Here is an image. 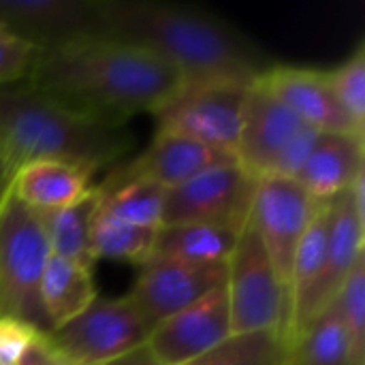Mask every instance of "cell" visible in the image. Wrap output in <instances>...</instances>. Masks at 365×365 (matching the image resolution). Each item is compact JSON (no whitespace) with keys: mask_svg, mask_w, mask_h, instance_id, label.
Listing matches in <instances>:
<instances>
[{"mask_svg":"<svg viewBox=\"0 0 365 365\" xmlns=\"http://www.w3.org/2000/svg\"><path fill=\"white\" fill-rule=\"evenodd\" d=\"M21 81L113 124H126L143 111L154 113L186 83L165 58L107 34L36 49Z\"/></svg>","mask_w":365,"mask_h":365,"instance_id":"obj_1","label":"cell"},{"mask_svg":"<svg viewBox=\"0 0 365 365\" xmlns=\"http://www.w3.org/2000/svg\"><path fill=\"white\" fill-rule=\"evenodd\" d=\"M107 36L165 58L190 83H255L272 64L240 30L220 17L156 0H98Z\"/></svg>","mask_w":365,"mask_h":365,"instance_id":"obj_2","label":"cell"},{"mask_svg":"<svg viewBox=\"0 0 365 365\" xmlns=\"http://www.w3.org/2000/svg\"><path fill=\"white\" fill-rule=\"evenodd\" d=\"M135 139L126 124L75 111L26 81L0 86V167L6 180L34 160H62L90 175L120 163Z\"/></svg>","mask_w":365,"mask_h":365,"instance_id":"obj_3","label":"cell"},{"mask_svg":"<svg viewBox=\"0 0 365 365\" xmlns=\"http://www.w3.org/2000/svg\"><path fill=\"white\" fill-rule=\"evenodd\" d=\"M51 257L45 225L4 184L0 190V314L49 331L41 306V278Z\"/></svg>","mask_w":365,"mask_h":365,"instance_id":"obj_4","label":"cell"},{"mask_svg":"<svg viewBox=\"0 0 365 365\" xmlns=\"http://www.w3.org/2000/svg\"><path fill=\"white\" fill-rule=\"evenodd\" d=\"M231 331H284L289 327L291 295L282 287L272 259L250 222L240 231L227 259L225 282Z\"/></svg>","mask_w":365,"mask_h":365,"instance_id":"obj_5","label":"cell"},{"mask_svg":"<svg viewBox=\"0 0 365 365\" xmlns=\"http://www.w3.org/2000/svg\"><path fill=\"white\" fill-rule=\"evenodd\" d=\"M152 329L133 297L124 295L96 297L81 314L45 336L71 365H103L145 346Z\"/></svg>","mask_w":365,"mask_h":365,"instance_id":"obj_6","label":"cell"},{"mask_svg":"<svg viewBox=\"0 0 365 365\" xmlns=\"http://www.w3.org/2000/svg\"><path fill=\"white\" fill-rule=\"evenodd\" d=\"M257 180L237 160L214 165L167 190L163 225H214L240 233L250 218Z\"/></svg>","mask_w":365,"mask_h":365,"instance_id":"obj_7","label":"cell"},{"mask_svg":"<svg viewBox=\"0 0 365 365\" xmlns=\"http://www.w3.org/2000/svg\"><path fill=\"white\" fill-rule=\"evenodd\" d=\"M252 86V83H250ZM244 83H190L152 115L158 130L178 133L235 156L248 88Z\"/></svg>","mask_w":365,"mask_h":365,"instance_id":"obj_8","label":"cell"},{"mask_svg":"<svg viewBox=\"0 0 365 365\" xmlns=\"http://www.w3.org/2000/svg\"><path fill=\"white\" fill-rule=\"evenodd\" d=\"M319 205L321 201H317L297 180L272 175L257 180L248 222L259 233L289 295L295 250Z\"/></svg>","mask_w":365,"mask_h":365,"instance_id":"obj_9","label":"cell"},{"mask_svg":"<svg viewBox=\"0 0 365 365\" xmlns=\"http://www.w3.org/2000/svg\"><path fill=\"white\" fill-rule=\"evenodd\" d=\"M365 222L357 216L349 188L331 199V222L325 265L314 284L291 304L287 340H291L299 329H304L319 312L329 308L338 297L349 274L364 259Z\"/></svg>","mask_w":365,"mask_h":365,"instance_id":"obj_10","label":"cell"},{"mask_svg":"<svg viewBox=\"0 0 365 365\" xmlns=\"http://www.w3.org/2000/svg\"><path fill=\"white\" fill-rule=\"evenodd\" d=\"M227 282V261L188 265L175 261H148L130 293L137 308L156 327L169 317L195 306Z\"/></svg>","mask_w":365,"mask_h":365,"instance_id":"obj_11","label":"cell"},{"mask_svg":"<svg viewBox=\"0 0 365 365\" xmlns=\"http://www.w3.org/2000/svg\"><path fill=\"white\" fill-rule=\"evenodd\" d=\"M0 26L38 49L105 34L98 0H0Z\"/></svg>","mask_w":365,"mask_h":365,"instance_id":"obj_12","label":"cell"},{"mask_svg":"<svg viewBox=\"0 0 365 365\" xmlns=\"http://www.w3.org/2000/svg\"><path fill=\"white\" fill-rule=\"evenodd\" d=\"M231 331V312L225 287L195 306L158 323L148 351L160 365H188L222 344Z\"/></svg>","mask_w":365,"mask_h":365,"instance_id":"obj_13","label":"cell"},{"mask_svg":"<svg viewBox=\"0 0 365 365\" xmlns=\"http://www.w3.org/2000/svg\"><path fill=\"white\" fill-rule=\"evenodd\" d=\"M308 126L291 111L259 77L246 94L240 139L235 148L237 163L255 178L267 175L282 148Z\"/></svg>","mask_w":365,"mask_h":365,"instance_id":"obj_14","label":"cell"},{"mask_svg":"<svg viewBox=\"0 0 365 365\" xmlns=\"http://www.w3.org/2000/svg\"><path fill=\"white\" fill-rule=\"evenodd\" d=\"M261 79L308 126L321 133H346L359 137L338 105L327 71L272 64Z\"/></svg>","mask_w":365,"mask_h":365,"instance_id":"obj_15","label":"cell"},{"mask_svg":"<svg viewBox=\"0 0 365 365\" xmlns=\"http://www.w3.org/2000/svg\"><path fill=\"white\" fill-rule=\"evenodd\" d=\"M231 160L237 158L233 154L214 150L184 135L158 130L152 143L143 150V154H139L120 169L128 175L152 180L154 184L169 190L214 165Z\"/></svg>","mask_w":365,"mask_h":365,"instance_id":"obj_16","label":"cell"},{"mask_svg":"<svg viewBox=\"0 0 365 365\" xmlns=\"http://www.w3.org/2000/svg\"><path fill=\"white\" fill-rule=\"evenodd\" d=\"M90 173L62 160H34L19 167L9 180V190L32 212H58L81 199L90 186Z\"/></svg>","mask_w":365,"mask_h":365,"instance_id":"obj_17","label":"cell"},{"mask_svg":"<svg viewBox=\"0 0 365 365\" xmlns=\"http://www.w3.org/2000/svg\"><path fill=\"white\" fill-rule=\"evenodd\" d=\"M364 169V137L321 133L308 163L295 178L317 201L344 192Z\"/></svg>","mask_w":365,"mask_h":365,"instance_id":"obj_18","label":"cell"},{"mask_svg":"<svg viewBox=\"0 0 365 365\" xmlns=\"http://www.w3.org/2000/svg\"><path fill=\"white\" fill-rule=\"evenodd\" d=\"M235 231L214 225H163L156 231L150 261L188 265L225 263L237 242Z\"/></svg>","mask_w":365,"mask_h":365,"instance_id":"obj_19","label":"cell"},{"mask_svg":"<svg viewBox=\"0 0 365 365\" xmlns=\"http://www.w3.org/2000/svg\"><path fill=\"white\" fill-rule=\"evenodd\" d=\"M38 293L49 329L73 321L98 297L92 269L56 255L47 261Z\"/></svg>","mask_w":365,"mask_h":365,"instance_id":"obj_20","label":"cell"},{"mask_svg":"<svg viewBox=\"0 0 365 365\" xmlns=\"http://www.w3.org/2000/svg\"><path fill=\"white\" fill-rule=\"evenodd\" d=\"M98 207H101V190L92 186L75 203L58 212L38 214L47 231L51 255L75 261L92 269L96 261L92 252V229Z\"/></svg>","mask_w":365,"mask_h":365,"instance_id":"obj_21","label":"cell"},{"mask_svg":"<svg viewBox=\"0 0 365 365\" xmlns=\"http://www.w3.org/2000/svg\"><path fill=\"white\" fill-rule=\"evenodd\" d=\"M287 365H361L336 302L289 340Z\"/></svg>","mask_w":365,"mask_h":365,"instance_id":"obj_22","label":"cell"},{"mask_svg":"<svg viewBox=\"0 0 365 365\" xmlns=\"http://www.w3.org/2000/svg\"><path fill=\"white\" fill-rule=\"evenodd\" d=\"M96 188L101 190V210L105 214L143 229H158L163 225L167 190L152 180L118 169Z\"/></svg>","mask_w":365,"mask_h":365,"instance_id":"obj_23","label":"cell"},{"mask_svg":"<svg viewBox=\"0 0 365 365\" xmlns=\"http://www.w3.org/2000/svg\"><path fill=\"white\" fill-rule=\"evenodd\" d=\"M158 229H143L124 222L115 216L105 214L98 207L94 229H92V252L94 259L128 261L135 265H145L152 257L154 237Z\"/></svg>","mask_w":365,"mask_h":365,"instance_id":"obj_24","label":"cell"},{"mask_svg":"<svg viewBox=\"0 0 365 365\" xmlns=\"http://www.w3.org/2000/svg\"><path fill=\"white\" fill-rule=\"evenodd\" d=\"M289 340L284 331L233 334L222 344L188 365H287Z\"/></svg>","mask_w":365,"mask_h":365,"instance_id":"obj_25","label":"cell"},{"mask_svg":"<svg viewBox=\"0 0 365 365\" xmlns=\"http://www.w3.org/2000/svg\"><path fill=\"white\" fill-rule=\"evenodd\" d=\"M329 222H331V199L321 201L314 218L310 220L295 250L293 272H291V304L297 297H302L323 272L327 242H329Z\"/></svg>","mask_w":365,"mask_h":365,"instance_id":"obj_26","label":"cell"},{"mask_svg":"<svg viewBox=\"0 0 365 365\" xmlns=\"http://www.w3.org/2000/svg\"><path fill=\"white\" fill-rule=\"evenodd\" d=\"M329 83L340 109L353 124L359 137L365 135V43L361 41L351 58L334 71H327Z\"/></svg>","mask_w":365,"mask_h":365,"instance_id":"obj_27","label":"cell"},{"mask_svg":"<svg viewBox=\"0 0 365 365\" xmlns=\"http://www.w3.org/2000/svg\"><path fill=\"white\" fill-rule=\"evenodd\" d=\"M351 336L355 359L364 365L365 357V257L357 261L338 297L334 299Z\"/></svg>","mask_w":365,"mask_h":365,"instance_id":"obj_28","label":"cell"},{"mask_svg":"<svg viewBox=\"0 0 365 365\" xmlns=\"http://www.w3.org/2000/svg\"><path fill=\"white\" fill-rule=\"evenodd\" d=\"M321 137V130L312 128V126H304L284 148L282 152L276 156V160L272 163L267 175L272 178H289L295 180L299 175V171L304 169V165L308 163L317 141ZM263 175V178H267Z\"/></svg>","mask_w":365,"mask_h":365,"instance_id":"obj_29","label":"cell"},{"mask_svg":"<svg viewBox=\"0 0 365 365\" xmlns=\"http://www.w3.org/2000/svg\"><path fill=\"white\" fill-rule=\"evenodd\" d=\"M41 329L11 314H0V365H19Z\"/></svg>","mask_w":365,"mask_h":365,"instance_id":"obj_30","label":"cell"},{"mask_svg":"<svg viewBox=\"0 0 365 365\" xmlns=\"http://www.w3.org/2000/svg\"><path fill=\"white\" fill-rule=\"evenodd\" d=\"M38 47L17 36L0 38V86L21 81Z\"/></svg>","mask_w":365,"mask_h":365,"instance_id":"obj_31","label":"cell"},{"mask_svg":"<svg viewBox=\"0 0 365 365\" xmlns=\"http://www.w3.org/2000/svg\"><path fill=\"white\" fill-rule=\"evenodd\" d=\"M19 365H71L49 342V338L43 334L36 336V340L32 342V346L28 349V353L24 355Z\"/></svg>","mask_w":365,"mask_h":365,"instance_id":"obj_32","label":"cell"},{"mask_svg":"<svg viewBox=\"0 0 365 365\" xmlns=\"http://www.w3.org/2000/svg\"><path fill=\"white\" fill-rule=\"evenodd\" d=\"M103 365H160L154 357H152V353L148 351V346H139V349H135V351H130V353H126V355H122V357H118V359H111V361H107V364Z\"/></svg>","mask_w":365,"mask_h":365,"instance_id":"obj_33","label":"cell"},{"mask_svg":"<svg viewBox=\"0 0 365 365\" xmlns=\"http://www.w3.org/2000/svg\"><path fill=\"white\" fill-rule=\"evenodd\" d=\"M4 184H6V175H4V171H2V167H0V190L4 188Z\"/></svg>","mask_w":365,"mask_h":365,"instance_id":"obj_34","label":"cell"},{"mask_svg":"<svg viewBox=\"0 0 365 365\" xmlns=\"http://www.w3.org/2000/svg\"><path fill=\"white\" fill-rule=\"evenodd\" d=\"M2 36H11V34H9V32H6V30H4V28L0 26V38H2Z\"/></svg>","mask_w":365,"mask_h":365,"instance_id":"obj_35","label":"cell"}]
</instances>
